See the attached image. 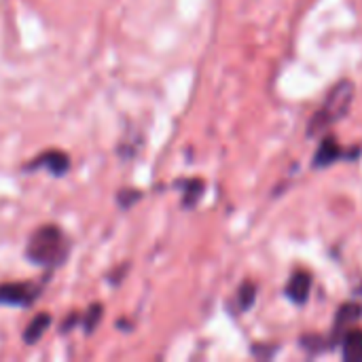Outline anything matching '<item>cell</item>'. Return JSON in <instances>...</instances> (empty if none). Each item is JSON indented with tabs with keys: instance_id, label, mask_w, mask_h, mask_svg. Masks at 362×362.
Returning <instances> with one entry per match:
<instances>
[{
	"instance_id": "1",
	"label": "cell",
	"mask_w": 362,
	"mask_h": 362,
	"mask_svg": "<svg viewBox=\"0 0 362 362\" xmlns=\"http://www.w3.org/2000/svg\"><path fill=\"white\" fill-rule=\"evenodd\" d=\"M72 252V240L70 235L55 223H45L36 227L25 242V259L28 263L45 269V272H55L66 265Z\"/></svg>"
},
{
	"instance_id": "2",
	"label": "cell",
	"mask_w": 362,
	"mask_h": 362,
	"mask_svg": "<svg viewBox=\"0 0 362 362\" xmlns=\"http://www.w3.org/2000/svg\"><path fill=\"white\" fill-rule=\"evenodd\" d=\"M354 95H356L354 81L341 78L339 83H335L329 89V93H327L325 102L320 104V108L310 117L305 136L308 138H316V136L329 132L337 121H341L350 112V108L354 104Z\"/></svg>"
},
{
	"instance_id": "3",
	"label": "cell",
	"mask_w": 362,
	"mask_h": 362,
	"mask_svg": "<svg viewBox=\"0 0 362 362\" xmlns=\"http://www.w3.org/2000/svg\"><path fill=\"white\" fill-rule=\"evenodd\" d=\"M51 272L42 276V280H25V282H2L0 284V305L2 308H17L30 310L42 295Z\"/></svg>"
},
{
	"instance_id": "4",
	"label": "cell",
	"mask_w": 362,
	"mask_h": 362,
	"mask_svg": "<svg viewBox=\"0 0 362 362\" xmlns=\"http://www.w3.org/2000/svg\"><path fill=\"white\" fill-rule=\"evenodd\" d=\"M361 155V148H344L337 140V136H327L320 144H318V151L312 159V168L314 170H327L339 161H356Z\"/></svg>"
},
{
	"instance_id": "5",
	"label": "cell",
	"mask_w": 362,
	"mask_h": 362,
	"mask_svg": "<svg viewBox=\"0 0 362 362\" xmlns=\"http://www.w3.org/2000/svg\"><path fill=\"white\" fill-rule=\"evenodd\" d=\"M72 168V161L70 157L59 151V148H49V151H42L40 155L32 157L28 163L21 165V172L23 174H30V172H38V170H47L53 178H64Z\"/></svg>"
},
{
	"instance_id": "6",
	"label": "cell",
	"mask_w": 362,
	"mask_h": 362,
	"mask_svg": "<svg viewBox=\"0 0 362 362\" xmlns=\"http://www.w3.org/2000/svg\"><path fill=\"white\" fill-rule=\"evenodd\" d=\"M361 318L362 305L361 303H356V301H348V303H344V305L337 310L335 322H333V335H329V337L333 339L335 348H337V344L341 341V335H344L348 329H352L356 322H361Z\"/></svg>"
},
{
	"instance_id": "7",
	"label": "cell",
	"mask_w": 362,
	"mask_h": 362,
	"mask_svg": "<svg viewBox=\"0 0 362 362\" xmlns=\"http://www.w3.org/2000/svg\"><path fill=\"white\" fill-rule=\"evenodd\" d=\"M312 284H314L312 276L305 269H299V272H295L291 276V280H288V284L284 288V295H286V299L291 303L305 305L308 299H310V293H312Z\"/></svg>"
},
{
	"instance_id": "8",
	"label": "cell",
	"mask_w": 362,
	"mask_h": 362,
	"mask_svg": "<svg viewBox=\"0 0 362 362\" xmlns=\"http://www.w3.org/2000/svg\"><path fill=\"white\" fill-rule=\"evenodd\" d=\"M257 295H259V286L250 280L242 282L240 288L235 291L233 299L227 303V310L233 314V316H240V314H246L252 310V305L257 303Z\"/></svg>"
},
{
	"instance_id": "9",
	"label": "cell",
	"mask_w": 362,
	"mask_h": 362,
	"mask_svg": "<svg viewBox=\"0 0 362 362\" xmlns=\"http://www.w3.org/2000/svg\"><path fill=\"white\" fill-rule=\"evenodd\" d=\"M51 322H53L51 314H45V312L36 314V316L28 322V327L23 329V335H21L23 344H25V346H36V344L45 337V333L51 329Z\"/></svg>"
},
{
	"instance_id": "10",
	"label": "cell",
	"mask_w": 362,
	"mask_h": 362,
	"mask_svg": "<svg viewBox=\"0 0 362 362\" xmlns=\"http://www.w3.org/2000/svg\"><path fill=\"white\" fill-rule=\"evenodd\" d=\"M341 356L346 362H362V329H348L341 335Z\"/></svg>"
},
{
	"instance_id": "11",
	"label": "cell",
	"mask_w": 362,
	"mask_h": 362,
	"mask_svg": "<svg viewBox=\"0 0 362 362\" xmlns=\"http://www.w3.org/2000/svg\"><path fill=\"white\" fill-rule=\"evenodd\" d=\"M176 187L182 191V208L185 210H191L199 204V199L204 197V191H206V182L202 178H187V180H180L176 182Z\"/></svg>"
},
{
	"instance_id": "12",
	"label": "cell",
	"mask_w": 362,
	"mask_h": 362,
	"mask_svg": "<svg viewBox=\"0 0 362 362\" xmlns=\"http://www.w3.org/2000/svg\"><path fill=\"white\" fill-rule=\"evenodd\" d=\"M102 318H104V305H102V303H91V305L85 310V314L81 316V325H78V327L83 329L85 335H91V333L100 327Z\"/></svg>"
},
{
	"instance_id": "13",
	"label": "cell",
	"mask_w": 362,
	"mask_h": 362,
	"mask_svg": "<svg viewBox=\"0 0 362 362\" xmlns=\"http://www.w3.org/2000/svg\"><path fill=\"white\" fill-rule=\"evenodd\" d=\"M142 191H138V189H121V191H117V206L125 212V210H129L136 202H140L142 199Z\"/></svg>"
},
{
	"instance_id": "14",
	"label": "cell",
	"mask_w": 362,
	"mask_h": 362,
	"mask_svg": "<svg viewBox=\"0 0 362 362\" xmlns=\"http://www.w3.org/2000/svg\"><path fill=\"white\" fill-rule=\"evenodd\" d=\"M76 325H81V314H70L68 318H64V322L59 325V333L62 335H66V333H70V331H74V327Z\"/></svg>"
}]
</instances>
